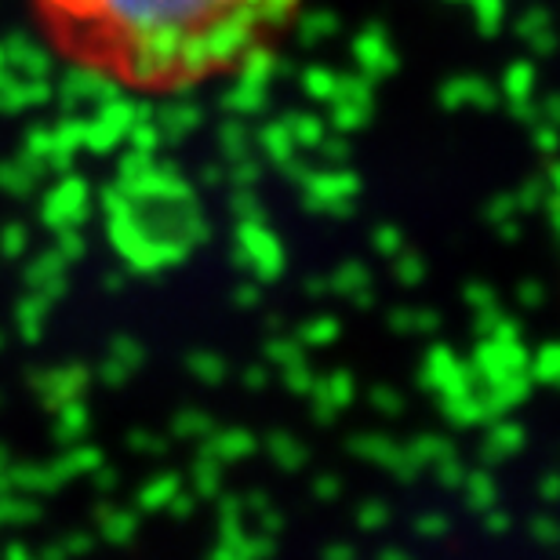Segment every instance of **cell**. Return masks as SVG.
Returning <instances> with one entry per match:
<instances>
[{
	"label": "cell",
	"instance_id": "8992f818",
	"mask_svg": "<svg viewBox=\"0 0 560 560\" xmlns=\"http://www.w3.org/2000/svg\"><path fill=\"white\" fill-rule=\"evenodd\" d=\"M335 15H328V11H320V15H306L302 19V26H299V37L306 40V44H313V40H328L331 33H335Z\"/></svg>",
	"mask_w": 560,
	"mask_h": 560
},
{
	"label": "cell",
	"instance_id": "277c9868",
	"mask_svg": "<svg viewBox=\"0 0 560 560\" xmlns=\"http://www.w3.org/2000/svg\"><path fill=\"white\" fill-rule=\"evenodd\" d=\"M244 4H248V11L262 30H270V26H280V22L295 11L299 0H244Z\"/></svg>",
	"mask_w": 560,
	"mask_h": 560
},
{
	"label": "cell",
	"instance_id": "6da1fadb",
	"mask_svg": "<svg viewBox=\"0 0 560 560\" xmlns=\"http://www.w3.org/2000/svg\"><path fill=\"white\" fill-rule=\"evenodd\" d=\"M33 30L73 73L128 95H186L241 70L262 26L244 0H26Z\"/></svg>",
	"mask_w": 560,
	"mask_h": 560
},
{
	"label": "cell",
	"instance_id": "7a4b0ae2",
	"mask_svg": "<svg viewBox=\"0 0 560 560\" xmlns=\"http://www.w3.org/2000/svg\"><path fill=\"white\" fill-rule=\"evenodd\" d=\"M353 55H357V62H361L368 81H378V77H389L397 70V51H394V44H389V37L378 26L364 30L361 37H357Z\"/></svg>",
	"mask_w": 560,
	"mask_h": 560
},
{
	"label": "cell",
	"instance_id": "5b68a950",
	"mask_svg": "<svg viewBox=\"0 0 560 560\" xmlns=\"http://www.w3.org/2000/svg\"><path fill=\"white\" fill-rule=\"evenodd\" d=\"M502 84H506V95L513 98V103H521V98L532 95V84H535V70L532 62H513L506 77H502Z\"/></svg>",
	"mask_w": 560,
	"mask_h": 560
},
{
	"label": "cell",
	"instance_id": "52a82bcc",
	"mask_svg": "<svg viewBox=\"0 0 560 560\" xmlns=\"http://www.w3.org/2000/svg\"><path fill=\"white\" fill-rule=\"evenodd\" d=\"M306 92L317 95V98H335V92H339V73L324 70V66H317V70H306Z\"/></svg>",
	"mask_w": 560,
	"mask_h": 560
},
{
	"label": "cell",
	"instance_id": "3957f363",
	"mask_svg": "<svg viewBox=\"0 0 560 560\" xmlns=\"http://www.w3.org/2000/svg\"><path fill=\"white\" fill-rule=\"evenodd\" d=\"M517 33L524 40L532 44L535 51H550L553 44H557V37H553V19L546 15L542 8H535V11H528V15L521 19V26H517Z\"/></svg>",
	"mask_w": 560,
	"mask_h": 560
},
{
	"label": "cell",
	"instance_id": "ba28073f",
	"mask_svg": "<svg viewBox=\"0 0 560 560\" xmlns=\"http://www.w3.org/2000/svg\"><path fill=\"white\" fill-rule=\"evenodd\" d=\"M469 8H474L477 26L485 33H495L502 26V11H506L502 0H469Z\"/></svg>",
	"mask_w": 560,
	"mask_h": 560
}]
</instances>
